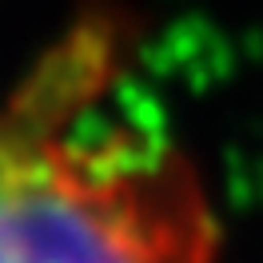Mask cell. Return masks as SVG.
Masks as SVG:
<instances>
[{
  "instance_id": "1",
  "label": "cell",
  "mask_w": 263,
  "mask_h": 263,
  "mask_svg": "<svg viewBox=\"0 0 263 263\" xmlns=\"http://www.w3.org/2000/svg\"><path fill=\"white\" fill-rule=\"evenodd\" d=\"M196 172L128 116L0 108V263H215Z\"/></svg>"
}]
</instances>
